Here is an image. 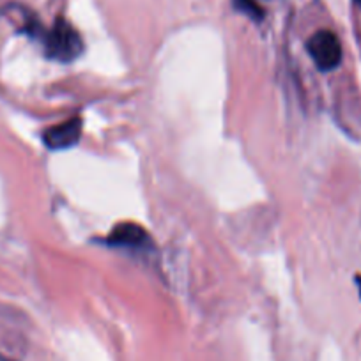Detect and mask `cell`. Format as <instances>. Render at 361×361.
Masks as SVG:
<instances>
[{
  "label": "cell",
  "instance_id": "obj_5",
  "mask_svg": "<svg viewBox=\"0 0 361 361\" xmlns=\"http://www.w3.org/2000/svg\"><path fill=\"white\" fill-rule=\"evenodd\" d=\"M234 6L238 11L245 13L246 16H250L252 20H262L264 11L255 0H234Z\"/></svg>",
  "mask_w": 361,
  "mask_h": 361
},
{
  "label": "cell",
  "instance_id": "obj_2",
  "mask_svg": "<svg viewBox=\"0 0 361 361\" xmlns=\"http://www.w3.org/2000/svg\"><path fill=\"white\" fill-rule=\"evenodd\" d=\"M307 50L321 71H333L342 62V44L331 30H317L308 39Z\"/></svg>",
  "mask_w": 361,
  "mask_h": 361
},
{
  "label": "cell",
  "instance_id": "obj_7",
  "mask_svg": "<svg viewBox=\"0 0 361 361\" xmlns=\"http://www.w3.org/2000/svg\"><path fill=\"white\" fill-rule=\"evenodd\" d=\"M357 2H361V0H357Z\"/></svg>",
  "mask_w": 361,
  "mask_h": 361
},
{
  "label": "cell",
  "instance_id": "obj_1",
  "mask_svg": "<svg viewBox=\"0 0 361 361\" xmlns=\"http://www.w3.org/2000/svg\"><path fill=\"white\" fill-rule=\"evenodd\" d=\"M47 55L59 62H71L83 51V41L78 30L66 20L59 18L50 30L43 34Z\"/></svg>",
  "mask_w": 361,
  "mask_h": 361
},
{
  "label": "cell",
  "instance_id": "obj_4",
  "mask_svg": "<svg viewBox=\"0 0 361 361\" xmlns=\"http://www.w3.org/2000/svg\"><path fill=\"white\" fill-rule=\"evenodd\" d=\"M82 137V119L73 117L57 126L48 128L43 133V142L50 151H66L75 147Z\"/></svg>",
  "mask_w": 361,
  "mask_h": 361
},
{
  "label": "cell",
  "instance_id": "obj_6",
  "mask_svg": "<svg viewBox=\"0 0 361 361\" xmlns=\"http://www.w3.org/2000/svg\"><path fill=\"white\" fill-rule=\"evenodd\" d=\"M356 286L360 289V296H361V276H356Z\"/></svg>",
  "mask_w": 361,
  "mask_h": 361
},
{
  "label": "cell",
  "instance_id": "obj_3",
  "mask_svg": "<svg viewBox=\"0 0 361 361\" xmlns=\"http://www.w3.org/2000/svg\"><path fill=\"white\" fill-rule=\"evenodd\" d=\"M106 243L114 248L138 250V252L152 248L151 235L147 234V231L140 225L131 224V221L116 225L106 238Z\"/></svg>",
  "mask_w": 361,
  "mask_h": 361
}]
</instances>
